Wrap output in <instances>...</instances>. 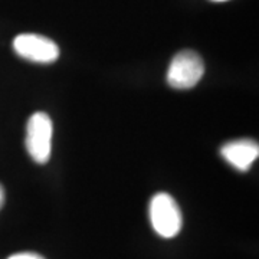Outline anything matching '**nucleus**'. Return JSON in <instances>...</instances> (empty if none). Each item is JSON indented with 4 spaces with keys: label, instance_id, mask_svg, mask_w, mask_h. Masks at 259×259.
Returning a JSON list of instances; mask_svg holds the SVG:
<instances>
[{
    "label": "nucleus",
    "instance_id": "obj_1",
    "mask_svg": "<svg viewBox=\"0 0 259 259\" xmlns=\"http://www.w3.org/2000/svg\"><path fill=\"white\" fill-rule=\"evenodd\" d=\"M150 221L157 235L166 239L182 231L183 216L177 202L168 193H157L150 202Z\"/></svg>",
    "mask_w": 259,
    "mask_h": 259
},
{
    "label": "nucleus",
    "instance_id": "obj_2",
    "mask_svg": "<svg viewBox=\"0 0 259 259\" xmlns=\"http://www.w3.org/2000/svg\"><path fill=\"white\" fill-rule=\"evenodd\" d=\"M52 120L47 112H35L26 125V150L37 164H45L52 150Z\"/></svg>",
    "mask_w": 259,
    "mask_h": 259
},
{
    "label": "nucleus",
    "instance_id": "obj_3",
    "mask_svg": "<svg viewBox=\"0 0 259 259\" xmlns=\"http://www.w3.org/2000/svg\"><path fill=\"white\" fill-rule=\"evenodd\" d=\"M204 74V64L194 51H180L170 62L167 82L176 90H189L196 87Z\"/></svg>",
    "mask_w": 259,
    "mask_h": 259
},
{
    "label": "nucleus",
    "instance_id": "obj_4",
    "mask_svg": "<svg viewBox=\"0 0 259 259\" xmlns=\"http://www.w3.org/2000/svg\"><path fill=\"white\" fill-rule=\"evenodd\" d=\"M13 49L20 58L37 64H52L59 58V48L55 42L36 33H22L15 37Z\"/></svg>",
    "mask_w": 259,
    "mask_h": 259
},
{
    "label": "nucleus",
    "instance_id": "obj_5",
    "mask_svg": "<svg viewBox=\"0 0 259 259\" xmlns=\"http://www.w3.org/2000/svg\"><path fill=\"white\" fill-rule=\"evenodd\" d=\"M222 157L235 168L248 171L259 156V146L253 140H238L226 143L221 148Z\"/></svg>",
    "mask_w": 259,
    "mask_h": 259
},
{
    "label": "nucleus",
    "instance_id": "obj_6",
    "mask_svg": "<svg viewBox=\"0 0 259 259\" xmlns=\"http://www.w3.org/2000/svg\"><path fill=\"white\" fill-rule=\"evenodd\" d=\"M9 259H45L42 258L37 253H32V252H23V253H16L13 256H10Z\"/></svg>",
    "mask_w": 259,
    "mask_h": 259
},
{
    "label": "nucleus",
    "instance_id": "obj_7",
    "mask_svg": "<svg viewBox=\"0 0 259 259\" xmlns=\"http://www.w3.org/2000/svg\"><path fill=\"white\" fill-rule=\"evenodd\" d=\"M3 203H5V189L0 185V209L3 207Z\"/></svg>",
    "mask_w": 259,
    "mask_h": 259
},
{
    "label": "nucleus",
    "instance_id": "obj_8",
    "mask_svg": "<svg viewBox=\"0 0 259 259\" xmlns=\"http://www.w3.org/2000/svg\"><path fill=\"white\" fill-rule=\"evenodd\" d=\"M213 2H225V0H213Z\"/></svg>",
    "mask_w": 259,
    "mask_h": 259
}]
</instances>
